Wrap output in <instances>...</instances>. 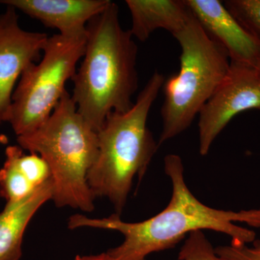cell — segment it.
Masks as SVG:
<instances>
[{"instance_id":"cell-4","label":"cell","mask_w":260,"mask_h":260,"mask_svg":"<svg viewBox=\"0 0 260 260\" xmlns=\"http://www.w3.org/2000/svg\"><path fill=\"white\" fill-rule=\"evenodd\" d=\"M17 140L19 146L47 161L56 206L93 211L95 198L88 175L99 153L98 134L78 113L68 90L45 122Z\"/></svg>"},{"instance_id":"cell-6","label":"cell","mask_w":260,"mask_h":260,"mask_svg":"<svg viewBox=\"0 0 260 260\" xmlns=\"http://www.w3.org/2000/svg\"><path fill=\"white\" fill-rule=\"evenodd\" d=\"M86 32L58 34L48 38L39 64H29L22 73L7 117L17 137L35 131L47 120L64 95L65 85L74 77L83 56Z\"/></svg>"},{"instance_id":"cell-11","label":"cell","mask_w":260,"mask_h":260,"mask_svg":"<svg viewBox=\"0 0 260 260\" xmlns=\"http://www.w3.org/2000/svg\"><path fill=\"white\" fill-rule=\"evenodd\" d=\"M52 179L18 201L8 202L0 212V260L21 257L24 233L32 216L44 203L52 200Z\"/></svg>"},{"instance_id":"cell-13","label":"cell","mask_w":260,"mask_h":260,"mask_svg":"<svg viewBox=\"0 0 260 260\" xmlns=\"http://www.w3.org/2000/svg\"><path fill=\"white\" fill-rule=\"evenodd\" d=\"M23 149L19 145H10L5 150V161L0 169V197L7 203L18 201L37 189L23 170L19 155Z\"/></svg>"},{"instance_id":"cell-16","label":"cell","mask_w":260,"mask_h":260,"mask_svg":"<svg viewBox=\"0 0 260 260\" xmlns=\"http://www.w3.org/2000/svg\"><path fill=\"white\" fill-rule=\"evenodd\" d=\"M253 246H220L215 248L218 255L229 260H260V240L255 239Z\"/></svg>"},{"instance_id":"cell-3","label":"cell","mask_w":260,"mask_h":260,"mask_svg":"<svg viewBox=\"0 0 260 260\" xmlns=\"http://www.w3.org/2000/svg\"><path fill=\"white\" fill-rule=\"evenodd\" d=\"M155 71L125 113L112 112L98 132L99 153L89 171L88 185L95 198H107L120 215L135 177L144 176L158 150L147 126L149 112L165 83Z\"/></svg>"},{"instance_id":"cell-5","label":"cell","mask_w":260,"mask_h":260,"mask_svg":"<svg viewBox=\"0 0 260 260\" xmlns=\"http://www.w3.org/2000/svg\"><path fill=\"white\" fill-rule=\"evenodd\" d=\"M174 37L181 49L180 70L164 84L165 99L158 146L189 127L230 69L227 51L205 31L194 15Z\"/></svg>"},{"instance_id":"cell-9","label":"cell","mask_w":260,"mask_h":260,"mask_svg":"<svg viewBox=\"0 0 260 260\" xmlns=\"http://www.w3.org/2000/svg\"><path fill=\"white\" fill-rule=\"evenodd\" d=\"M184 3L205 31L225 49L231 61L256 68L260 53V38L248 32L223 2L184 0Z\"/></svg>"},{"instance_id":"cell-17","label":"cell","mask_w":260,"mask_h":260,"mask_svg":"<svg viewBox=\"0 0 260 260\" xmlns=\"http://www.w3.org/2000/svg\"><path fill=\"white\" fill-rule=\"evenodd\" d=\"M74 260H115L108 252L102 253L96 255L77 256Z\"/></svg>"},{"instance_id":"cell-18","label":"cell","mask_w":260,"mask_h":260,"mask_svg":"<svg viewBox=\"0 0 260 260\" xmlns=\"http://www.w3.org/2000/svg\"><path fill=\"white\" fill-rule=\"evenodd\" d=\"M256 70H257L258 73H259L260 76V53L259 55V58H258L257 64H256Z\"/></svg>"},{"instance_id":"cell-15","label":"cell","mask_w":260,"mask_h":260,"mask_svg":"<svg viewBox=\"0 0 260 260\" xmlns=\"http://www.w3.org/2000/svg\"><path fill=\"white\" fill-rule=\"evenodd\" d=\"M237 15L246 30L260 38V0H244L239 5Z\"/></svg>"},{"instance_id":"cell-12","label":"cell","mask_w":260,"mask_h":260,"mask_svg":"<svg viewBox=\"0 0 260 260\" xmlns=\"http://www.w3.org/2000/svg\"><path fill=\"white\" fill-rule=\"evenodd\" d=\"M132 17L133 37L144 42L158 29H164L174 37L191 18L184 0H126Z\"/></svg>"},{"instance_id":"cell-8","label":"cell","mask_w":260,"mask_h":260,"mask_svg":"<svg viewBox=\"0 0 260 260\" xmlns=\"http://www.w3.org/2000/svg\"><path fill=\"white\" fill-rule=\"evenodd\" d=\"M48 38L44 32L23 30L13 7L0 15V125L8 117L17 80L39 60Z\"/></svg>"},{"instance_id":"cell-2","label":"cell","mask_w":260,"mask_h":260,"mask_svg":"<svg viewBox=\"0 0 260 260\" xmlns=\"http://www.w3.org/2000/svg\"><path fill=\"white\" fill-rule=\"evenodd\" d=\"M133 38L121 26L119 8L113 2L87 24L85 52L72 78L71 96L96 133L111 113H125L134 105L138 48Z\"/></svg>"},{"instance_id":"cell-10","label":"cell","mask_w":260,"mask_h":260,"mask_svg":"<svg viewBox=\"0 0 260 260\" xmlns=\"http://www.w3.org/2000/svg\"><path fill=\"white\" fill-rule=\"evenodd\" d=\"M109 0H1L0 3L37 19L63 36L86 32L88 22L104 11Z\"/></svg>"},{"instance_id":"cell-14","label":"cell","mask_w":260,"mask_h":260,"mask_svg":"<svg viewBox=\"0 0 260 260\" xmlns=\"http://www.w3.org/2000/svg\"><path fill=\"white\" fill-rule=\"evenodd\" d=\"M178 260H229L218 255L203 231H195L186 238Z\"/></svg>"},{"instance_id":"cell-7","label":"cell","mask_w":260,"mask_h":260,"mask_svg":"<svg viewBox=\"0 0 260 260\" xmlns=\"http://www.w3.org/2000/svg\"><path fill=\"white\" fill-rule=\"evenodd\" d=\"M260 110V76L254 67L231 61L222 83L199 114L200 153L206 155L218 135L234 116Z\"/></svg>"},{"instance_id":"cell-1","label":"cell","mask_w":260,"mask_h":260,"mask_svg":"<svg viewBox=\"0 0 260 260\" xmlns=\"http://www.w3.org/2000/svg\"><path fill=\"white\" fill-rule=\"evenodd\" d=\"M164 168L172 185V198L165 209L144 221L127 223L114 213L104 218L73 215L68 221L70 229L80 227L116 231L124 235L120 245L107 251L115 260H147L150 254L174 247L195 231L211 230L232 238V245L242 246L253 243L256 234L237 225L244 223L260 228V208L230 211L203 204L186 185L181 157L169 154Z\"/></svg>"}]
</instances>
